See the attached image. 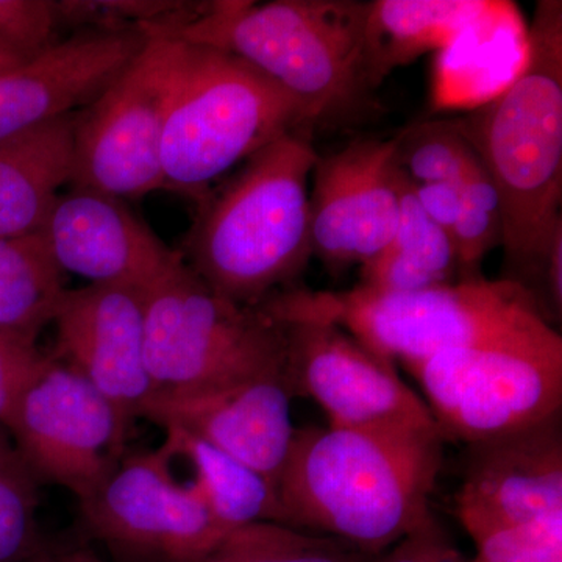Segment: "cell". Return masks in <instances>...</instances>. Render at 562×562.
Wrapping results in <instances>:
<instances>
[{
    "mask_svg": "<svg viewBox=\"0 0 562 562\" xmlns=\"http://www.w3.org/2000/svg\"><path fill=\"white\" fill-rule=\"evenodd\" d=\"M165 431L176 458H184L194 469V482L225 536L255 522H280L279 497L271 480L188 432Z\"/></svg>",
    "mask_w": 562,
    "mask_h": 562,
    "instance_id": "obj_24",
    "label": "cell"
},
{
    "mask_svg": "<svg viewBox=\"0 0 562 562\" xmlns=\"http://www.w3.org/2000/svg\"><path fill=\"white\" fill-rule=\"evenodd\" d=\"M461 209L452 232L454 247L465 280L482 277L480 265L503 244L501 195L483 162L460 184Z\"/></svg>",
    "mask_w": 562,
    "mask_h": 562,
    "instance_id": "obj_29",
    "label": "cell"
},
{
    "mask_svg": "<svg viewBox=\"0 0 562 562\" xmlns=\"http://www.w3.org/2000/svg\"><path fill=\"white\" fill-rule=\"evenodd\" d=\"M368 13L369 2L360 0H225L209 2L187 24L147 36L235 55L297 99L316 124L350 120L369 106Z\"/></svg>",
    "mask_w": 562,
    "mask_h": 562,
    "instance_id": "obj_4",
    "label": "cell"
},
{
    "mask_svg": "<svg viewBox=\"0 0 562 562\" xmlns=\"http://www.w3.org/2000/svg\"><path fill=\"white\" fill-rule=\"evenodd\" d=\"M52 258L88 284L147 290L181 257L127 203L102 192H61L43 231Z\"/></svg>",
    "mask_w": 562,
    "mask_h": 562,
    "instance_id": "obj_16",
    "label": "cell"
},
{
    "mask_svg": "<svg viewBox=\"0 0 562 562\" xmlns=\"http://www.w3.org/2000/svg\"><path fill=\"white\" fill-rule=\"evenodd\" d=\"M395 162L413 187L461 183L480 165L457 121H428L397 135Z\"/></svg>",
    "mask_w": 562,
    "mask_h": 562,
    "instance_id": "obj_26",
    "label": "cell"
},
{
    "mask_svg": "<svg viewBox=\"0 0 562 562\" xmlns=\"http://www.w3.org/2000/svg\"><path fill=\"white\" fill-rule=\"evenodd\" d=\"M55 355L95 387L131 428L154 397L146 364V290L87 284L68 290Z\"/></svg>",
    "mask_w": 562,
    "mask_h": 562,
    "instance_id": "obj_14",
    "label": "cell"
},
{
    "mask_svg": "<svg viewBox=\"0 0 562 562\" xmlns=\"http://www.w3.org/2000/svg\"><path fill=\"white\" fill-rule=\"evenodd\" d=\"M317 158L302 132L288 133L199 203L180 254L206 286L260 306L301 276L313 255L308 181Z\"/></svg>",
    "mask_w": 562,
    "mask_h": 562,
    "instance_id": "obj_3",
    "label": "cell"
},
{
    "mask_svg": "<svg viewBox=\"0 0 562 562\" xmlns=\"http://www.w3.org/2000/svg\"><path fill=\"white\" fill-rule=\"evenodd\" d=\"M21 63L24 61L16 60V58L11 57V55L5 54V52H0V72L14 68V66L21 65Z\"/></svg>",
    "mask_w": 562,
    "mask_h": 562,
    "instance_id": "obj_37",
    "label": "cell"
},
{
    "mask_svg": "<svg viewBox=\"0 0 562 562\" xmlns=\"http://www.w3.org/2000/svg\"><path fill=\"white\" fill-rule=\"evenodd\" d=\"M168 442L122 458L81 498L85 527L111 549L158 562H201L225 538L199 484L172 473Z\"/></svg>",
    "mask_w": 562,
    "mask_h": 562,
    "instance_id": "obj_11",
    "label": "cell"
},
{
    "mask_svg": "<svg viewBox=\"0 0 562 562\" xmlns=\"http://www.w3.org/2000/svg\"><path fill=\"white\" fill-rule=\"evenodd\" d=\"M397 136L355 140L317 158L310 192L313 255L330 269L366 265L382 254L401 220Z\"/></svg>",
    "mask_w": 562,
    "mask_h": 562,
    "instance_id": "obj_13",
    "label": "cell"
},
{
    "mask_svg": "<svg viewBox=\"0 0 562 562\" xmlns=\"http://www.w3.org/2000/svg\"><path fill=\"white\" fill-rule=\"evenodd\" d=\"M40 480L0 425V562H27L41 549Z\"/></svg>",
    "mask_w": 562,
    "mask_h": 562,
    "instance_id": "obj_27",
    "label": "cell"
},
{
    "mask_svg": "<svg viewBox=\"0 0 562 562\" xmlns=\"http://www.w3.org/2000/svg\"><path fill=\"white\" fill-rule=\"evenodd\" d=\"M281 325L292 395L313 398L330 427L438 428L427 403L403 382L394 362L366 349L338 325L319 321Z\"/></svg>",
    "mask_w": 562,
    "mask_h": 562,
    "instance_id": "obj_12",
    "label": "cell"
},
{
    "mask_svg": "<svg viewBox=\"0 0 562 562\" xmlns=\"http://www.w3.org/2000/svg\"><path fill=\"white\" fill-rule=\"evenodd\" d=\"M55 0H0V52L27 61L58 43Z\"/></svg>",
    "mask_w": 562,
    "mask_h": 562,
    "instance_id": "obj_31",
    "label": "cell"
},
{
    "mask_svg": "<svg viewBox=\"0 0 562 562\" xmlns=\"http://www.w3.org/2000/svg\"><path fill=\"white\" fill-rule=\"evenodd\" d=\"M461 562H480V561L476 560V558H475V560H472V561H464V560H462Z\"/></svg>",
    "mask_w": 562,
    "mask_h": 562,
    "instance_id": "obj_38",
    "label": "cell"
},
{
    "mask_svg": "<svg viewBox=\"0 0 562 562\" xmlns=\"http://www.w3.org/2000/svg\"><path fill=\"white\" fill-rule=\"evenodd\" d=\"M68 288L43 233L0 236V335L36 347Z\"/></svg>",
    "mask_w": 562,
    "mask_h": 562,
    "instance_id": "obj_23",
    "label": "cell"
},
{
    "mask_svg": "<svg viewBox=\"0 0 562 562\" xmlns=\"http://www.w3.org/2000/svg\"><path fill=\"white\" fill-rule=\"evenodd\" d=\"M560 509L561 413L468 443L454 514L472 539Z\"/></svg>",
    "mask_w": 562,
    "mask_h": 562,
    "instance_id": "obj_15",
    "label": "cell"
},
{
    "mask_svg": "<svg viewBox=\"0 0 562 562\" xmlns=\"http://www.w3.org/2000/svg\"><path fill=\"white\" fill-rule=\"evenodd\" d=\"M406 369L443 441H482L561 413L562 338L543 321Z\"/></svg>",
    "mask_w": 562,
    "mask_h": 562,
    "instance_id": "obj_8",
    "label": "cell"
},
{
    "mask_svg": "<svg viewBox=\"0 0 562 562\" xmlns=\"http://www.w3.org/2000/svg\"><path fill=\"white\" fill-rule=\"evenodd\" d=\"M442 525L431 516L427 522L376 557L375 562H461Z\"/></svg>",
    "mask_w": 562,
    "mask_h": 562,
    "instance_id": "obj_32",
    "label": "cell"
},
{
    "mask_svg": "<svg viewBox=\"0 0 562 562\" xmlns=\"http://www.w3.org/2000/svg\"><path fill=\"white\" fill-rule=\"evenodd\" d=\"M331 536L277 522H255L228 532L201 562H375Z\"/></svg>",
    "mask_w": 562,
    "mask_h": 562,
    "instance_id": "obj_25",
    "label": "cell"
},
{
    "mask_svg": "<svg viewBox=\"0 0 562 562\" xmlns=\"http://www.w3.org/2000/svg\"><path fill=\"white\" fill-rule=\"evenodd\" d=\"M168 40L171 80L161 140L168 191L201 203L228 169L313 124L297 99L235 55Z\"/></svg>",
    "mask_w": 562,
    "mask_h": 562,
    "instance_id": "obj_5",
    "label": "cell"
},
{
    "mask_svg": "<svg viewBox=\"0 0 562 562\" xmlns=\"http://www.w3.org/2000/svg\"><path fill=\"white\" fill-rule=\"evenodd\" d=\"M491 0H373L366 21V69L372 90L392 70L441 50Z\"/></svg>",
    "mask_w": 562,
    "mask_h": 562,
    "instance_id": "obj_21",
    "label": "cell"
},
{
    "mask_svg": "<svg viewBox=\"0 0 562 562\" xmlns=\"http://www.w3.org/2000/svg\"><path fill=\"white\" fill-rule=\"evenodd\" d=\"M398 191L397 232L382 254L361 266V286L379 292H412L465 280L452 236L424 213L401 169Z\"/></svg>",
    "mask_w": 562,
    "mask_h": 562,
    "instance_id": "obj_22",
    "label": "cell"
},
{
    "mask_svg": "<svg viewBox=\"0 0 562 562\" xmlns=\"http://www.w3.org/2000/svg\"><path fill=\"white\" fill-rule=\"evenodd\" d=\"M146 364L154 397L225 390L284 372L286 333L260 306L216 294L180 257L146 290Z\"/></svg>",
    "mask_w": 562,
    "mask_h": 562,
    "instance_id": "obj_7",
    "label": "cell"
},
{
    "mask_svg": "<svg viewBox=\"0 0 562 562\" xmlns=\"http://www.w3.org/2000/svg\"><path fill=\"white\" fill-rule=\"evenodd\" d=\"M209 2L177 0H61L60 27L80 32H143L179 27L198 18Z\"/></svg>",
    "mask_w": 562,
    "mask_h": 562,
    "instance_id": "obj_28",
    "label": "cell"
},
{
    "mask_svg": "<svg viewBox=\"0 0 562 562\" xmlns=\"http://www.w3.org/2000/svg\"><path fill=\"white\" fill-rule=\"evenodd\" d=\"M41 358L38 347L24 346L0 335V425Z\"/></svg>",
    "mask_w": 562,
    "mask_h": 562,
    "instance_id": "obj_33",
    "label": "cell"
},
{
    "mask_svg": "<svg viewBox=\"0 0 562 562\" xmlns=\"http://www.w3.org/2000/svg\"><path fill=\"white\" fill-rule=\"evenodd\" d=\"M292 398L284 369L205 394L151 397L143 417L216 447L277 486L297 430Z\"/></svg>",
    "mask_w": 562,
    "mask_h": 562,
    "instance_id": "obj_17",
    "label": "cell"
},
{
    "mask_svg": "<svg viewBox=\"0 0 562 562\" xmlns=\"http://www.w3.org/2000/svg\"><path fill=\"white\" fill-rule=\"evenodd\" d=\"M442 461L438 428H301L276 486L279 524L380 557L432 516Z\"/></svg>",
    "mask_w": 562,
    "mask_h": 562,
    "instance_id": "obj_1",
    "label": "cell"
},
{
    "mask_svg": "<svg viewBox=\"0 0 562 562\" xmlns=\"http://www.w3.org/2000/svg\"><path fill=\"white\" fill-rule=\"evenodd\" d=\"M461 183H431L413 187L420 209L438 227L452 236L461 209Z\"/></svg>",
    "mask_w": 562,
    "mask_h": 562,
    "instance_id": "obj_34",
    "label": "cell"
},
{
    "mask_svg": "<svg viewBox=\"0 0 562 562\" xmlns=\"http://www.w3.org/2000/svg\"><path fill=\"white\" fill-rule=\"evenodd\" d=\"M58 562H105L98 557V554L88 552V550H76L68 554L58 557Z\"/></svg>",
    "mask_w": 562,
    "mask_h": 562,
    "instance_id": "obj_35",
    "label": "cell"
},
{
    "mask_svg": "<svg viewBox=\"0 0 562 562\" xmlns=\"http://www.w3.org/2000/svg\"><path fill=\"white\" fill-rule=\"evenodd\" d=\"M27 562H58V557L57 554L49 552V550L44 549V547H41L38 552L33 554L31 560Z\"/></svg>",
    "mask_w": 562,
    "mask_h": 562,
    "instance_id": "obj_36",
    "label": "cell"
},
{
    "mask_svg": "<svg viewBox=\"0 0 562 562\" xmlns=\"http://www.w3.org/2000/svg\"><path fill=\"white\" fill-rule=\"evenodd\" d=\"M480 562H562V509L473 539Z\"/></svg>",
    "mask_w": 562,
    "mask_h": 562,
    "instance_id": "obj_30",
    "label": "cell"
},
{
    "mask_svg": "<svg viewBox=\"0 0 562 562\" xmlns=\"http://www.w3.org/2000/svg\"><path fill=\"white\" fill-rule=\"evenodd\" d=\"M147 41L143 32H79L0 72V140L90 105Z\"/></svg>",
    "mask_w": 562,
    "mask_h": 562,
    "instance_id": "obj_18",
    "label": "cell"
},
{
    "mask_svg": "<svg viewBox=\"0 0 562 562\" xmlns=\"http://www.w3.org/2000/svg\"><path fill=\"white\" fill-rule=\"evenodd\" d=\"M2 427L40 482L79 501L114 471L131 428L87 379L43 355L10 406Z\"/></svg>",
    "mask_w": 562,
    "mask_h": 562,
    "instance_id": "obj_9",
    "label": "cell"
},
{
    "mask_svg": "<svg viewBox=\"0 0 562 562\" xmlns=\"http://www.w3.org/2000/svg\"><path fill=\"white\" fill-rule=\"evenodd\" d=\"M260 308L279 324L330 322L405 368L543 321L522 286L483 276L412 292H379L361 284L339 292L288 288Z\"/></svg>",
    "mask_w": 562,
    "mask_h": 562,
    "instance_id": "obj_6",
    "label": "cell"
},
{
    "mask_svg": "<svg viewBox=\"0 0 562 562\" xmlns=\"http://www.w3.org/2000/svg\"><path fill=\"white\" fill-rule=\"evenodd\" d=\"M76 113L0 140V236L43 231L70 183Z\"/></svg>",
    "mask_w": 562,
    "mask_h": 562,
    "instance_id": "obj_20",
    "label": "cell"
},
{
    "mask_svg": "<svg viewBox=\"0 0 562 562\" xmlns=\"http://www.w3.org/2000/svg\"><path fill=\"white\" fill-rule=\"evenodd\" d=\"M528 60V29L512 2L490 7L443 49L432 76L438 109H479L497 98Z\"/></svg>",
    "mask_w": 562,
    "mask_h": 562,
    "instance_id": "obj_19",
    "label": "cell"
},
{
    "mask_svg": "<svg viewBox=\"0 0 562 562\" xmlns=\"http://www.w3.org/2000/svg\"><path fill=\"white\" fill-rule=\"evenodd\" d=\"M171 80V46L149 36L138 57L74 120L72 188L122 201L168 191L162 127Z\"/></svg>",
    "mask_w": 562,
    "mask_h": 562,
    "instance_id": "obj_10",
    "label": "cell"
},
{
    "mask_svg": "<svg viewBox=\"0 0 562 562\" xmlns=\"http://www.w3.org/2000/svg\"><path fill=\"white\" fill-rule=\"evenodd\" d=\"M490 173L503 210V280L519 284L542 316L543 262L562 225V2L541 0L528 60L497 98L458 120Z\"/></svg>",
    "mask_w": 562,
    "mask_h": 562,
    "instance_id": "obj_2",
    "label": "cell"
}]
</instances>
